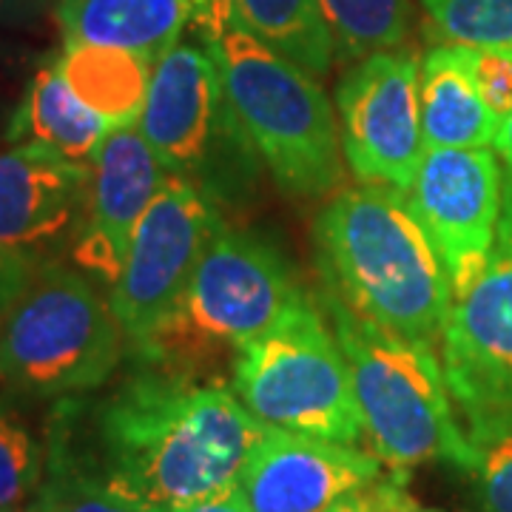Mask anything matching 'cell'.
<instances>
[{"label":"cell","mask_w":512,"mask_h":512,"mask_svg":"<svg viewBox=\"0 0 512 512\" xmlns=\"http://www.w3.org/2000/svg\"><path fill=\"white\" fill-rule=\"evenodd\" d=\"M268 424L234 387L194 373L140 365L94 410V450L52 444L120 493L177 510L237 484Z\"/></svg>","instance_id":"cell-1"},{"label":"cell","mask_w":512,"mask_h":512,"mask_svg":"<svg viewBox=\"0 0 512 512\" xmlns=\"http://www.w3.org/2000/svg\"><path fill=\"white\" fill-rule=\"evenodd\" d=\"M313 248L319 282L353 311L407 339L439 342L453 288L404 191L339 188L313 222Z\"/></svg>","instance_id":"cell-2"},{"label":"cell","mask_w":512,"mask_h":512,"mask_svg":"<svg viewBox=\"0 0 512 512\" xmlns=\"http://www.w3.org/2000/svg\"><path fill=\"white\" fill-rule=\"evenodd\" d=\"M194 32L220 66L228 100L265 171L293 200H328L345 183L336 103L319 77L225 15Z\"/></svg>","instance_id":"cell-3"},{"label":"cell","mask_w":512,"mask_h":512,"mask_svg":"<svg viewBox=\"0 0 512 512\" xmlns=\"http://www.w3.org/2000/svg\"><path fill=\"white\" fill-rule=\"evenodd\" d=\"M316 299L348 359L370 450L402 473L433 461L470 473L473 444L433 345L370 322L322 282Z\"/></svg>","instance_id":"cell-4"},{"label":"cell","mask_w":512,"mask_h":512,"mask_svg":"<svg viewBox=\"0 0 512 512\" xmlns=\"http://www.w3.org/2000/svg\"><path fill=\"white\" fill-rule=\"evenodd\" d=\"M126 348L92 276L46 259L0 319V384L26 399L89 393L109 382Z\"/></svg>","instance_id":"cell-5"},{"label":"cell","mask_w":512,"mask_h":512,"mask_svg":"<svg viewBox=\"0 0 512 512\" xmlns=\"http://www.w3.org/2000/svg\"><path fill=\"white\" fill-rule=\"evenodd\" d=\"M305 291L274 239L225 220L202 254L180 311L146 348L140 365L194 373L222 353L237 359Z\"/></svg>","instance_id":"cell-6"},{"label":"cell","mask_w":512,"mask_h":512,"mask_svg":"<svg viewBox=\"0 0 512 512\" xmlns=\"http://www.w3.org/2000/svg\"><path fill=\"white\" fill-rule=\"evenodd\" d=\"M137 126L165 171L200 191L222 214L254 202L265 165L200 37L180 40L154 63Z\"/></svg>","instance_id":"cell-7"},{"label":"cell","mask_w":512,"mask_h":512,"mask_svg":"<svg viewBox=\"0 0 512 512\" xmlns=\"http://www.w3.org/2000/svg\"><path fill=\"white\" fill-rule=\"evenodd\" d=\"M231 370L239 402L262 424L313 439L365 444L348 359L311 288L239 350Z\"/></svg>","instance_id":"cell-8"},{"label":"cell","mask_w":512,"mask_h":512,"mask_svg":"<svg viewBox=\"0 0 512 512\" xmlns=\"http://www.w3.org/2000/svg\"><path fill=\"white\" fill-rule=\"evenodd\" d=\"M222 222L220 208L177 177H168L148 205L131 239L126 265L109 291L131 353L146 348L180 311L191 276Z\"/></svg>","instance_id":"cell-9"},{"label":"cell","mask_w":512,"mask_h":512,"mask_svg":"<svg viewBox=\"0 0 512 512\" xmlns=\"http://www.w3.org/2000/svg\"><path fill=\"white\" fill-rule=\"evenodd\" d=\"M419 72L421 60L404 46L345 66L336 83V117L345 165L356 183L410 191L427 148Z\"/></svg>","instance_id":"cell-10"},{"label":"cell","mask_w":512,"mask_h":512,"mask_svg":"<svg viewBox=\"0 0 512 512\" xmlns=\"http://www.w3.org/2000/svg\"><path fill=\"white\" fill-rule=\"evenodd\" d=\"M439 356L464 424L512 413V174L490 259L467 293L453 299Z\"/></svg>","instance_id":"cell-11"},{"label":"cell","mask_w":512,"mask_h":512,"mask_svg":"<svg viewBox=\"0 0 512 512\" xmlns=\"http://www.w3.org/2000/svg\"><path fill=\"white\" fill-rule=\"evenodd\" d=\"M507 168L493 146L424 148L407 197L436 245L453 299L484 271L504 208Z\"/></svg>","instance_id":"cell-12"},{"label":"cell","mask_w":512,"mask_h":512,"mask_svg":"<svg viewBox=\"0 0 512 512\" xmlns=\"http://www.w3.org/2000/svg\"><path fill=\"white\" fill-rule=\"evenodd\" d=\"M168 171L140 126L111 128L97 151L83 225L72 242L74 265L103 285H114L148 205L168 183Z\"/></svg>","instance_id":"cell-13"},{"label":"cell","mask_w":512,"mask_h":512,"mask_svg":"<svg viewBox=\"0 0 512 512\" xmlns=\"http://www.w3.org/2000/svg\"><path fill=\"white\" fill-rule=\"evenodd\" d=\"M387 470L373 450L268 427L245 461L239 487L251 512H325Z\"/></svg>","instance_id":"cell-14"},{"label":"cell","mask_w":512,"mask_h":512,"mask_svg":"<svg viewBox=\"0 0 512 512\" xmlns=\"http://www.w3.org/2000/svg\"><path fill=\"white\" fill-rule=\"evenodd\" d=\"M92 168L40 143L0 148V245L46 262L43 254L69 245L83 225Z\"/></svg>","instance_id":"cell-15"},{"label":"cell","mask_w":512,"mask_h":512,"mask_svg":"<svg viewBox=\"0 0 512 512\" xmlns=\"http://www.w3.org/2000/svg\"><path fill=\"white\" fill-rule=\"evenodd\" d=\"M419 106L427 148H487L501 128L478 92L470 46L430 43L421 57Z\"/></svg>","instance_id":"cell-16"},{"label":"cell","mask_w":512,"mask_h":512,"mask_svg":"<svg viewBox=\"0 0 512 512\" xmlns=\"http://www.w3.org/2000/svg\"><path fill=\"white\" fill-rule=\"evenodd\" d=\"M63 46L126 49L157 63L191 23L185 0H55Z\"/></svg>","instance_id":"cell-17"},{"label":"cell","mask_w":512,"mask_h":512,"mask_svg":"<svg viewBox=\"0 0 512 512\" xmlns=\"http://www.w3.org/2000/svg\"><path fill=\"white\" fill-rule=\"evenodd\" d=\"M109 131V123L74 94L57 57H46L23 97L12 143H40L72 163L92 168Z\"/></svg>","instance_id":"cell-18"},{"label":"cell","mask_w":512,"mask_h":512,"mask_svg":"<svg viewBox=\"0 0 512 512\" xmlns=\"http://www.w3.org/2000/svg\"><path fill=\"white\" fill-rule=\"evenodd\" d=\"M57 63L74 94L111 128L137 126L154 72L148 57L106 46H63Z\"/></svg>","instance_id":"cell-19"},{"label":"cell","mask_w":512,"mask_h":512,"mask_svg":"<svg viewBox=\"0 0 512 512\" xmlns=\"http://www.w3.org/2000/svg\"><path fill=\"white\" fill-rule=\"evenodd\" d=\"M231 15L251 35L316 77L330 74L336 63V43L322 0H231Z\"/></svg>","instance_id":"cell-20"},{"label":"cell","mask_w":512,"mask_h":512,"mask_svg":"<svg viewBox=\"0 0 512 512\" xmlns=\"http://www.w3.org/2000/svg\"><path fill=\"white\" fill-rule=\"evenodd\" d=\"M26 512H168L111 487L89 464L49 444L46 473Z\"/></svg>","instance_id":"cell-21"},{"label":"cell","mask_w":512,"mask_h":512,"mask_svg":"<svg viewBox=\"0 0 512 512\" xmlns=\"http://www.w3.org/2000/svg\"><path fill=\"white\" fill-rule=\"evenodd\" d=\"M336 43V63L402 49L413 23V0H322Z\"/></svg>","instance_id":"cell-22"},{"label":"cell","mask_w":512,"mask_h":512,"mask_svg":"<svg viewBox=\"0 0 512 512\" xmlns=\"http://www.w3.org/2000/svg\"><path fill=\"white\" fill-rule=\"evenodd\" d=\"M430 43L512 49V0H419Z\"/></svg>","instance_id":"cell-23"},{"label":"cell","mask_w":512,"mask_h":512,"mask_svg":"<svg viewBox=\"0 0 512 512\" xmlns=\"http://www.w3.org/2000/svg\"><path fill=\"white\" fill-rule=\"evenodd\" d=\"M473 444L478 512H512V413L464 424Z\"/></svg>","instance_id":"cell-24"},{"label":"cell","mask_w":512,"mask_h":512,"mask_svg":"<svg viewBox=\"0 0 512 512\" xmlns=\"http://www.w3.org/2000/svg\"><path fill=\"white\" fill-rule=\"evenodd\" d=\"M46 473V456L15 410L0 402V510L32 501Z\"/></svg>","instance_id":"cell-25"},{"label":"cell","mask_w":512,"mask_h":512,"mask_svg":"<svg viewBox=\"0 0 512 512\" xmlns=\"http://www.w3.org/2000/svg\"><path fill=\"white\" fill-rule=\"evenodd\" d=\"M46 57L15 32H0V148L12 143L15 120L32 77Z\"/></svg>","instance_id":"cell-26"},{"label":"cell","mask_w":512,"mask_h":512,"mask_svg":"<svg viewBox=\"0 0 512 512\" xmlns=\"http://www.w3.org/2000/svg\"><path fill=\"white\" fill-rule=\"evenodd\" d=\"M478 92L504 120L512 114V55L510 49H470Z\"/></svg>","instance_id":"cell-27"},{"label":"cell","mask_w":512,"mask_h":512,"mask_svg":"<svg viewBox=\"0 0 512 512\" xmlns=\"http://www.w3.org/2000/svg\"><path fill=\"white\" fill-rule=\"evenodd\" d=\"M404 481H407V473L387 470L382 478L370 481V484L353 490V493L342 495L325 512H393L399 507L402 495L407 493Z\"/></svg>","instance_id":"cell-28"},{"label":"cell","mask_w":512,"mask_h":512,"mask_svg":"<svg viewBox=\"0 0 512 512\" xmlns=\"http://www.w3.org/2000/svg\"><path fill=\"white\" fill-rule=\"evenodd\" d=\"M40 265L35 256L23 254L18 248L0 245V319L15 302V296L23 291V285L32 279L35 268Z\"/></svg>","instance_id":"cell-29"},{"label":"cell","mask_w":512,"mask_h":512,"mask_svg":"<svg viewBox=\"0 0 512 512\" xmlns=\"http://www.w3.org/2000/svg\"><path fill=\"white\" fill-rule=\"evenodd\" d=\"M55 15V0H0V32H29Z\"/></svg>","instance_id":"cell-30"},{"label":"cell","mask_w":512,"mask_h":512,"mask_svg":"<svg viewBox=\"0 0 512 512\" xmlns=\"http://www.w3.org/2000/svg\"><path fill=\"white\" fill-rule=\"evenodd\" d=\"M171 512H251V507H248V498H245L237 481V484L225 487L220 493L200 498L194 504H185V507H177V510Z\"/></svg>","instance_id":"cell-31"},{"label":"cell","mask_w":512,"mask_h":512,"mask_svg":"<svg viewBox=\"0 0 512 512\" xmlns=\"http://www.w3.org/2000/svg\"><path fill=\"white\" fill-rule=\"evenodd\" d=\"M493 148L495 154L501 157L504 168H507V174H512V114L501 120V128H498V134H495Z\"/></svg>","instance_id":"cell-32"},{"label":"cell","mask_w":512,"mask_h":512,"mask_svg":"<svg viewBox=\"0 0 512 512\" xmlns=\"http://www.w3.org/2000/svg\"><path fill=\"white\" fill-rule=\"evenodd\" d=\"M393 512H444V510H433V507H421L416 498H410V493L402 495V501H399V507Z\"/></svg>","instance_id":"cell-33"},{"label":"cell","mask_w":512,"mask_h":512,"mask_svg":"<svg viewBox=\"0 0 512 512\" xmlns=\"http://www.w3.org/2000/svg\"><path fill=\"white\" fill-rule=\"evenodd\" d=\"M0 512H18V510H0Z\"/></svg>","instance_id":"cell-34"},{"label":"cell","mask_w":512,"mask_h":512,"mask_svg":"<svg viewBox=\"0 0 512 512\" xmlns=\"http://www.w3.org/2000/svg\"><path fill=\"white\" fill-rule=\"evenodd\" d=\"M510 55H512V49H510Z\"/></svg>","instance_id":"cell-35"}]
</instances>
